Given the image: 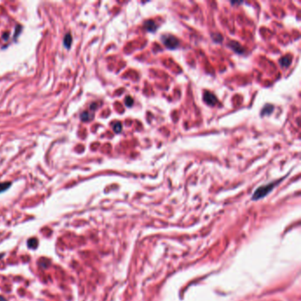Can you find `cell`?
Returning a JSON list of instances; mask_svg holds the SVG:
<instances>
[{
	"label": "cell",
	"instance_id": "obj_5",
	"mask_svg": "<svg viewBox=\"0 0 301 301\" xmlns=\"http://www.w3.org/2000/svg\"><path fill=\"white\" fill-rule=\"evenodd\" d=\"M229 46L236 53H238V54H242V53L245 51L244 48L242 47L241 44L238 43V42H234V41H233V42H230Z\"/></svg>",
	"mask_w": 301,
	"mask_h": 301
},
{
	"label": "cell",
	"instance_id": "obj_2",
	"mask_svg": "<svg viewBox=\"0 0 301 301\" xmlns=\"http://www.w3.org/2000/svg\"><path fill=\"white\" fill-rule=\"evenodd\" d=\"M161 41L165 47L170 49H175L179 46L178 39L171 34H163L161 37Z\"/></svg>",
	"mask_w": 301,
	"mask_h": 301
},
{
	"label": "cell",
	"instance_id": "obj_14",
	"mask_svg": "<svg viewBox=\"0 0 301 301\" xmlns=\"http://www.w3.org/2000/svg\"><path fill=\"white\" fill-rule=\"evenodd\" d=\"M212 38L214 39V41L215 42H216V43H220V42H222V36L220 34H213L212 35Z\"/></svg>",
	"mask_w": 301,
	"mask_h": 301
},
{
	"label": "cell",
	"instance_id": "obj_10",
	"mask_svg": "<svg viewBox=\"0 0 301 301\" xmlns=\"http://www.w3.org/2000/svg\"><path fill=\"white\" fill-rule=\"evenodd\" d=\"M82 121H89L92 118H93V115H90L88 112H83L80 116Z\"/></svg>",
	"mask_w": 301,
	"mask_h": 301
},
{
	"label": "cell",
	"instance_id": "obj_7",
	"mask_svg": "<svg viewBox=\"0 0 301 301\" xmlns=\"http://www.w3.org/2000/svg\"><path fill=\"white\" fill-rule=\"evenodd\" d=\"M274 111V106L271 105V104H267L264 106V108L262 109L261 111V116H264V115H270L271 114V112Z\"/></svg>",
	"mask_w": 301,
	"mask_h": 301
},
{
	"label": "cell",
	"instance_id": "obj_9",
	"mask_svg": "<svg viewBox=\"0 0 301 301\" xmlns=\"http://www.w3.org/2000/svg\"><path fill=\"white\" fill-rule=\"evenodd\" d=\"M37 243H38V241H37L36 238H32L28 241V247H30L31 249H35V248L37 247V246H38Z\"/></svg>",
	"mask_w": 301,
	"mask_h": 301
},
{
	"label": "cell",
	"instance_id": "obj_11",
	"mask_svg": "<svg viewBox=\"0 0 301 301\" xmlns=\"http://www.w3.org/2000/svg\"><path fill=\"white\" fill-rule=\"evenodd\" d=\"M11 186V183L10 182H4V183H0V192H4L5 190H7L9 187Z\"/></svg>",
	"mask_w": 301,
	"mask_h": 301
},
{
	"label": "cell",
	"instance_id": "obj_15",
	"mask_svg": "<svg viewBox=\"0 0 301 301\" xmlns=\"http://www.w3.org/2000/svg\"><path fill=\"white\" fill-rule=\"evenodd\" d=\"M0 301H6V300H5V299H4V298H3V297H0Z\"/></svg>",
	"mask_w": 301,
	"mask_h": 301
},
{
	"label": "cell",
	"instance_id": "obj_12",
	"mask_svg": "<svg viewBox=\"0 0 301 301\" xmlns=\"http://www.w3.org/2000/svg\"><path fill=\"white\" fill-rule=\"evenodd\" d=\"M113 130H114V132L115 133H120L121 131H122V124L120 123V122H117V123H115L114 124V126H113Z\"/></svg>",
	"mask_w": 301,
	"mask_h": 301
},
{
	"label": "cell",
	"instance_id": "obj_16",
	"mask_svg": "<svg viewBox=\"0 0 301 301\" xmlns=\"http://www.w3.org/2000/svg\"><path fill=\"white\" fill-rule=\"evenodd\" d=\"M3 256H4V254H0V260H1V259H2V257H3Z\"/></svg>",
	"mask_w": 301,
	"mask_h": 301
},
{
	"label": "cell",
	"instance_id": "obj_6",
	"mask_svg": "<svg viewBox=\"0 0 301 301\" xmlns=\"http://www.w3.org/2000/svg\"><path fill=\"white\" fill-rule=\"evenodd\" d=\"M291 60H292L291 56V55H288V56L283 57V58L280 59L279 63H280V64H281L283 67H289V66L291 65Z\"/></svg>",
	"mask_w": 301,
	"mask_h": 301
},
{
	"label": "cell",
	"instance_id": "obj_4",
	"mask_svg": "<svg viewBox=\"0 0 301 301\" xmlns=\"http://www.w3.org/2000/svg\"><path fill=\"white\" fill-rule=\"evenodd\" d=\"M157 24L154 20H147L144 22V28L147 31L155 32L157 29Z\"/></svg>",
	"mask_w": 301,
	"mask_h": 301
},
{
	"label": "cell",
	"instance_id": "obj_3",
	"mask_svg": "<svg viewBox=\"0 0 301 301\" xmlns=\"http://www.w3.org/2000/svg\"><path fill=\"white\" fill-rule=\"evenodd\" d=\"M203 101L206 103L207 105L214 106L216 103V102H217V98H216V96L214 95L213 93L206 91L204 93V95H203Z\"/></svg>",
	"mask_w": 301,
	"mask_h": 301
},
{
	"label": "cell",
	"instance_id": "obj_13",
	"mask_svg": "<svg viewBox=\"0 0 301 301\" xmlns=\"http://www.w3.org/2000/svg\"><path fill=\"white\" fill-rule=\"evenodd\" d=\"M125 103L127 107H132L133 104V99L131 96H127L125 99Z\"/></svg>",
	"mask_w": 301,
	"mask_h": 301
},
{
	"label": "cell",
	"instance_id": "obj_8",
	"mask_svg": "<svg viewBox=\"0 0 301 301\" xmlns=\"http://www.w3.org/2000/svg\"><path fill=\"white\" fill-rule=\"evenodd\" d=\"M71 43H72V36H71V34L68 33V34L64 36V45L67 48V49H69L70 46H71Z\"/></svg>",
	"mask_w": 301,
	"mask_h": 301
},
{
	"label": "cell",
	"instance_id": "obj_1",
	"mask_svg": "<svg viewBox=\"0 0 301 301\" xmlns=\"http://www.w3.org/2000/svg\"><path fill=\"white\" fill-rule=\"evenodd\" d=\"M281 180H282V179H280V180H276V181H275V182H271V183L268 184V185L261 186L258 187L254 192L252 199H253L254 201H257V200L262 199L263 197H265L266 195H268L270 192L274 189V187H275V186H276Z\"/></svg>",
	"mask_w": 301,
	"mask_h": 301
}]
</instances>
